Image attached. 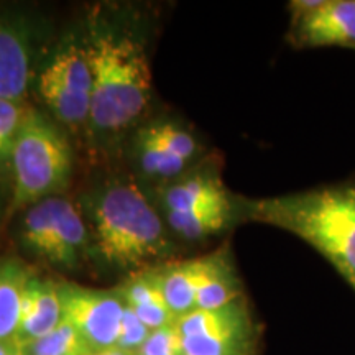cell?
Instances as JSON below:
<instances>
[{
	"label": "cell",
	"instance_id": "cell-13",
	"mask_svg": "<svg viewBox=\"0 0 355 355\" xmlns=\"http://www.w3.org/2000/svg\"><path fill=\"white\" fill-rule=\"evenodd\" d=\"M206 270V257L173 263L159 270L163 295L178 318L196 309L198 288Z\"/></svg>",
	"mask_w": 355,
	"mask_h": 355
},
{
	"label": "cell",
	"instance_id": "cell-2",
	"mask_svg": "<svg viewBox=\"0 0 355 355\" xmlns=\"http://www.w3.org/2000/svg\"><path fill=\"white\" fill-rule=\"evenodd\" d=\"M92 73L91 119L97 130H121L139 119L152 96V71L140 43L97 35L86 46Z\"/></svg>",
	"mask_w": 355,
	"mask_h": 355
},
{
	"label": "cell",
	"instance_id": "cell-9",
	"mask_svg": "<svg viewBox=\"0 0 355 355\" xmlns=\"http://www.w3.org/2000/svg\"><path fill=\"white\" fill-rule=\"evenodd\" d=\"M242 298V285L230 257L224 250L206 257V270L199 283L196 309H217Z\"/></svg>",
	"mask_w": 355,
	"mask_h": 355
},
{
	"label": "cell",
	"instance_id": "cell-16",
	"mask_svg": "<svg viewBox=\"0 0 355 355\" xmlns=\"http://www.w3.org/2000/svg\"><path fill=\"white\" fill-rule=\"evenodd\" d=\"M235 217V204H216V206L204 207L194 211H170L168 222L175 232L183 235L188 241L209 237L224 230Z\"/></svg>",
	"mask_w": 355,
	"mask_h": 355
},
{
	"label": "cell",
	"instance_id": "cell-22",
	"mask_svg": "<svg viewBox=\"0 0 355 355\" xmlns=\"http://www.w3.org/2000/svg\"><path fill=\"white\" fill-rule=\"evenodd\" d=\"M184 337L178 324L152 331L144 347L137 355H184Z\"/></svg>",
	"mask_w": 355,
	"mask_h": 355
},
{
	"label": "cell",
	"instance_id": "cell-24",
	"mask_svg": "<svg viewBox=\"0 0 355 355\" xmlns=\"http://www.w3.org/2000/svg\"><path fill=\"white\" fill-rule=\"evenodd\" d=\"M135 311L137 316L140 318V321L148 327L150 331L162 329V327L171 326L176 324L178 316L173 313V309L168 306L166 301L162 303H153V304H145V306H137L132 308Z\"/></svg>",
	"mask_w": 355,
	"mask_h": 355
},
{
	"label": "cell",
	"instance_id": "cell-5",
	"mask_svg": "<svg viewBox=\"0 0 355 355\" xmlns=\"http://www.w3.org/2000/svg\"><path fill=\"white\" fill-rule=\"evenodd\" d=\"M63 321L76 329L92 350L115 347L121 332L123 301L117 293L58 283Z\"/></svg>",
	"mask_w": 355,
	"mask_h": 355
},
{
	"label": "cell",
	"instance_id": "cell-25",
	"mask_svg": "<svg viewBox=\"0 0 355 355\" xmlns=\"http://www.w3.org/2000/svg\"><path fill=\"white\" fill-rule=\"evenodd\" d=\"M20 349H24V344L19 339L0 340V355H15Z\"/></svg>",
	"mask_w": 355,
	"mask_h": 355
},
{
	"label": "cell",
	"instance_id": "cell-7",
	"mask_svg": "<svg viewBox=\"0 0 355 355\" xmlns=\"http://www.w3.org/2000/svg\"><path fill=\"white\" fill-rule=\"evenodd\" d=\"M32 43L21 21L0 17V99L26 102Z\"/></svg>",
	"mask_w": 355,
	"mask_h": 355
},
{
	"label": "cell",
	"instance_id": "cell-21",
	"mask_svg": "<svg viewBox=\"0 0 355 355\" xmlns=\"http://www.w3.org/2000/svg\"><path fill=\"white\" fill-rule=\"evenodd\" d=\"M117 295L122 298L123 304L130 306V308L166 301L162 290V283H159L158 272L137 275V277L128 279Z\"/></svg>",
	"mask_w": 355,
	"mask_h": 355
},
{
	"label": "cell",
	"instance_id": "cell-18",
	"mask_svg": "<svg viewBox=\"0 0 355 355\" xmlns=\"http://www.w3.org/2000/svg\"><path fill=\"white\" fill-rule=\"evenodd\" d=\"M30 110L26 102L0 99V168L10 166L13 148Z\"/></svg>",
	"mask_w": 355,
	"mask_h": 355
},
{
	"label": "cell",
	"instance_id": "cell-15",
	"mask_svg": "<svg viewBox=\"0 0 355 355\" xmlns=\"http://www.w3.org/2000/svg\"><path fill=\"white\" fill-rule=\"evenodd\" d=\"M165 206L170 211H194L232 201L219 178L196 176L171 186L165 193Z\"/></svg>",
	"mask_w": 355,
	"mask_h": 355
},
{
	"label": "cell",
	"instance_id": "cell-8",
	"mask_svg": "<svg viewBox=\"0 0 355 355\" xmlns=\"http://www.w3.org/2000/svg\"><path fill=\"white\" fill-rule=\"evenodd\" d=\"M63 322L58 283L38 277L30 278L21 300L20 326L17 339L21 344L42 339Z\"/></svg>",
	"mask_w": 355,
	"mask_h": 355
},
{
	"label": "cell",
	"instance_id": "cell-6",
	"mask_svg": "<svg viewBox=\"0 0 355 355\" xmlns=\"http://www.w3.org/2000/svg\"><path fill=\"white\" fill-rule=\"evenodd\" d=\"M296 48H352L355 50V0H321L309 15L291 24Z\"/></svg>",
	"mask_w": 355,
	"mask_h": 355
},
{
	"label": "cell",
	"instance_id": "cell-10",
	"mask_svg": "<svg viewBox=\"0 0 355 355\" xmlns=\"http://www.w3.org/2000/svg\"><path fill=\"white\" fill-rule=\"evenodd\" d=\"M183 337H201L220 334V332L250 329L254 326L245 300L239 298L234 303L217 309H194L178 318Z\"/></svg>",
	"mask_w": 355,
	"mask_h": 355
},
{
	"label": "cell",
	"instance_id": "cell-4",
	"mask_svg": "<svg viewBox=\"0 0 355 355\" xmlns=\"http://www.w3.org/2000/svg\"><path fill=\"white\" fill-rule=\"evenodd\" d=\"M12 211L38 204L63 191L73 171V152L60 128L30 110L12 153Z\"/></svg>",
	"mask_w": 355,
	"mask_h": 355
},
{
	"label": "cell",
	"instance_id": "cell-27",
	"mask_svg": "<svg viewBox=\"0 0 355 355\" xmlns=\"http://www.w3.org/2000/svg\"><path fill=\"white\" fill-rule=\"evenodd\" d=\"M15 355H26V352H25V349H20L19 352H17Z\"/></svg>",
	"mask_w": 355,
	"mask_h": 355
},
{
	"label": "cell",
	"instance_id": "cell-1",
	"mask_svg": "<svg viewBox=\"0 0 355 355\" xmlns=\"http://www.w3.org/2000/svg\"><path fill=\"white\" fill-rule=\"evenodd\" d=\"M243 216L295 234L355 290V180L243 202Z\"/></svg>",
	"mask_w": 355,
	"mask_h": 355
},
{
	"label": "cell",
	"instance_id": "cell-3",
	"mask_svg": "<svg viewBox=\"0 0 355 355\" xmlns=\"http://www.w3.org/2000/svg\"><path fill=\"white\" fill-rule=\"evenodd\" d=\"M97 250L110 263L133 266L168 254L162 220L133 184H114L92 206Z\"/></svg>",
	"mask_w": 355,
	"mask_h": 355
},
{
	"label": "cell",
	"instance_id": "cell-14",
	"mask_svg": "<svg viewBox=\"0 0 355 355\" xmlns=\"http://www.w3.org/2000/svg\"><path fill=\"white\" fill-rule=\"evenodd\" d=\"M40 78L53 83L69 94L91 99L92 73L86 48L68 44L56 53L51 63L42 71Z\"/></svg>",
	"mask_w": 355,
	"mask_h": 355
},
{
	"label": "cell",
	"instance_id": "cell-23",
	"mask_svg": "<svg viewBox=\"0 0 355 355\" xmlns=\"http://www.w3.org/2000/svg\"><path fill=\"white\" fill-rule=\"evenodd\" d=\"M150 334H152V331L140 321V318L137 316L135 311H133L130 306H123L117 347L137 355L140 352V349L144 347V344L146 343Z\"/></svg>",
	"mask_w": 355,
	"mask_h": 355
},
{
	"label": "cell",
	"instance_id": "cell-26",
	"mask_svg": "<svg viewBox=\"0 0 355 355\" xmlns=\"http://www.w3.org/2000/svg\"><path fill=\"white\" fill-rule=\"evenodd\" d=\"M87 355H135V354L127 352V350L119 349L117 345H115V347H109L104 350H92V352H89Z\"/></svg>",
	"mask_w": 355,
	"mask_h": 355
},
{
	"label": "cell",
	"instance_id": "cell-19",
	"mask_svg": "<svg viewBox=\"0 0 355 355\" xmlns=\"http://www.w3.org/2000/svg\"><path fill=\"white\" fill-rule=\"evenodd\" d=\"M140 137L165 146L166 150H170L171 153L178 155L186 162H189L198 152L196 140L193 139V135H189L183 128L171 125V123H158V125L145 128L140 133Z\"/></svg>",
	"mask_w": 355,
	"mask_h": 355
},
{
	"label": "cell",
	"instance_id": "cell-17",
	"mask_svg": "<svg viewBox=\"0 0 355 355\" xmlns=\"http://www.w3.org/2000/svg\"><path fill=\"white\" fill-rule=\"evenodd\" d=\"M24 349L26 355H87L92 352L81 334L66 321L42 339L24 344Z\"/></svg>",
	"mask_w": 355,
	"mask_h": 355
},
{
	"label": "cell",
	"instance_id": "cell-11",
	"mask_svg": "<svg viewBox=\"0 0 355 355\" xmlns=\"http://www.w3.org/2000/svg\"><path fill=\"white\" fill-rule=\"evenodd\" d=\"M32 277V270L20 260H0V340L19 336L21 300Z\"/></svg>",
	"mask_w": 355,
	"mask_h": 355
},
{
	"label": "cell",
	"instance_id": "cell-12",
	"mask_svg": "<svg viewBox=\"0 0 355 355\" xmlns=\"http://www.w3.org/2000/svg\"><path fill=\"white\" fill-rule=\"evenodd\" d=\"M86 225L74 204L63 199L60 216H58L55 232L44 250L43 259L53 265L73 268L78 265L86 247Z\"/></svg>",
	"mask_w": 355,
	"mask_h": 355
},
{
	"label": "cell",
	"instance_id": "cell-20",
	"mask_svg": "<svg viewBox=\"0 0 355 355\" xmlns=\"http://www.w3.org/2000/svg\"><path fill=\"white\" fill-rule=\"evenodd\" d=\"M140 159L146 173L157 176H175L186 168V159L171 153L165 146L140 137Z\"/></svg>",
	"mask_w": 355,
	"mask_h": 355
}]
</instances>
